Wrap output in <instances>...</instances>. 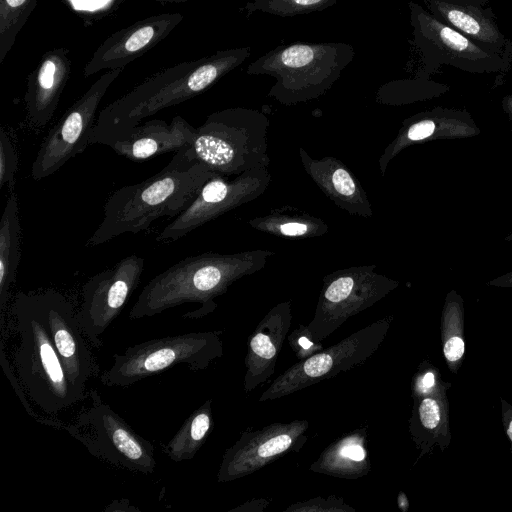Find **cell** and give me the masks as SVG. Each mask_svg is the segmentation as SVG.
Wrapping results in <instances>:
<instances>
[{"mask_svg": "<svg viewBox=\"0 0 512 512\" xmlns=\"http://www.w3.org/2000/svg\"><path fill=\"white\" fill-rule=\"evenodd\" d=\"M144 263V258L129 255L112 268L93 275L83 285L82 303L76 317L93 347L102 346V334L121 313L137 288Z\"/></svg>", "mask_w": 512, "mask_h": 512, "instance_id": "cell-12", "label": "cell"}, {"mask_svg": "<svg viewBox=\"0 0 512 512\" xmlns=\"http://www.w3.org/2000/svg\"><path fill=\"white\" fill-rule=\"evenodd\" d=\"M71 67L68 50L54 48L46 52L31 71L23 99L28 128L38 131L50 122L71 74Z\"/></svg>", "mask_w": 512, "mask_h": 512, "instance_id": "cell-16", "label": "cell"}, {"mask_svg": "<svg viewBox=\"0 0 512 512\" xmlns=\"http://www.w3.org/2000/svg\"><path fill=\"white\" fill-rule=\"evenodd\" d=\"M299 344L304 348V349H308L309 347H311L312 343L305 337H301L299 339Z\"/></svg>", "mask_w": 512, "mask_h": 512, "instance_id": "cell-37", "label": "cell"}, {"mask_svg": "<svg viewBox=\"0 0 512 512\" xmlns=\"http://www.w3.org/2000/svg\"><path fill=\"white\" fill-rule=\"evenodd\" d=\"M339 0H251L240 11L245 17L262 12L279 17H294L325 10Z\"/></svg>", "mask_w": 512, "mask_h": 512, "instance_id": "cell-25", "label": "cell"}, {"mask_svg": "<svg viewBox=\"0 0 512 512\" xmlns=\"http://www.w3.org/2000/svg\"><path fill=\"white\" fill-rule=\"evenodd\" d=\"M195 131L180 115L174 116L170 123L153 119L135 126L109 147L119 156L141 161L190 146Z\"/></svg>", "mask_w": 512, "mask_h": 512, "instance_id": "cell-17", "label": "cell"}, {"mask_svg": "<svg viewBox=\"0 0 512 512\" xmlns=\"http://www.w3.org/2000/svg\"><path fill=\"white\" fill-rule=\"evenodd\" d=\"M250 55L251 47L219 50L154 74L99 112L90 144L109 146L144 118L203 93Z\"/></svg>", "mask_w": 512, "mask_h": 512, "instance_id": "cell-1", "label": "cell"}, {"mask_svg": "<svg viewBox=\"0 0 512 512\" xmlns=\"http://www.w3.org/2000/svg\"><path fill=\"white\" fill-rule=\"evenodd\" d=\"M267 167H257L234 179L216 175L200 189L194 200L156 237L158 242L176 241L220 215L263 194L270 183Z\"/></svg>", "mask_w": 512, "mask_h": 512, "instance_id": "cell-11", "label": "cell"}, {"mask_svg": "<svg viewBox=\"0 0 512 512\" xmlns=\"http://www.w3.org/2000/svg\"><path fill=\"white\" fill-rule=\"evenodd\" d=\"M293 442L291 431H276L270 433L253 445H246L228 451L218 474L219 481H228L250 469H255L273 456L286 451Z\"/></svg>", "mask_w": 512, "mask_h": 512, "instance_id": "cell-21", "label": "cell"}, {"mask_svg": "<svg viewBox=\"0 0 512 512\" xmlns=\"http://www.w3.org/2000/svg\"><path fill=\"white\" fill-rule=\"evenodd\" d=\"M38 0H0V64L12 49Z\"/></svg>", "mask_w": 512, "mask_h": 512, "instance_id": "cell-24", "label": "cell"}, {"mask_svg": "<svg viewBox=\"0 0 512 512\" xmlns=\"http://www.w3.org/2000/svg\"><path fill=\"white\" fill-rule=\"evenodd\" d=\"M340 455L353 461H362L365 458V451L360 445L353 443L343 446Z\"/></svg>", "mask_w": 512, "mask_h": 512, "instance_id": "cell-32", "label": "cell"}, {"mask_svg": "<svg viewBox=\"0 0 512 512\" xmlns=\"http://www.w3.org/2000/svg\"><path fill=\"white\" fill-rule=\"evenodd\" d=\"M299 154L306 173L334 204L354 215L372 216L366 192L341 161L330 156L313 159L303 148Z\"/></svg>", "mask_w": 512, "mask_h": 512, "instance_id": "cell-18", "label": "cell"}, {"mask_svg": "<svg viewBox=\"0 0 512 512\" xmlns=\"http://www.w3.org/2000/svg\"><path fill=\"white\" fill-rule=\"evenodd\" d=\"M270 251L235 254L204 252L186 257L152 278L142 289L129 312L131 320L155 316L185 304H213L212 299L243 275L261 269Z\"/></svg>", "mask_w": 512, "mask_h": 512, "instance_id": "cell-3", "label": "cell"}, {"mask_svg": "<svg viewBox=\"0 0 512 512\" xmlns=\"http://www.w3.org/2000/svg\"><path fill=\"white\" fill-rule=\"evenodd\" d=\"M434 384V375L432 373H427L422 379V387L424 389H429Z\"/></svg>", "mask_w": 512, "mask_h": 512, "instance_id": "cell-35", "label": "cell"}, {"mask_svg": "<svg viewBox=\"0 0 512 512\" xmlns=\"http://www.w3.org/2000/svg\"><path fill=\"white\" fill-rule=\"evenodd\" d=\"M250 346L253 352L263 359L270 360L276 354V348L271 339L263 333L256 334L252 338Z\"/></svg>", "mask_w": 512, "mask_h": 512, "instance_id": "cell-29", "label": "cell"}, {"mask_svg": "<svg viewBox=\"0 0 512 512\" xmlns=\"http://www.w3.org/2000/svg\"><path fill=\"white\" fill-rule=\"evenodd\" d=\"M504 239H505V241H512V233L507 235Z\"/></svg>", "mask_w": 512, "mask_h": 512, "instance_id": "cell-39", "label": "cell"}, {"mask_svg": "<svg viewBox=\"0 0 512 512\" xmlns=\"http://www.w3.org/2000/svg\"><path fill=\"white\" fill-rule=\"evenodd\" d=\"M354 56L353 46L344 42L293 43L260 56L246 72L274 77L268 96L292 105L325 94Z\"/></svg>", "mask_w": 512, "mask_h": 512, "instance_id": "cell-5", "label": "cell"}, {"mask_svg": "<svg viewBox=\"0 0 512 512\" xmlns=\"http://www.w3.org/2000/svg\"><path fill=\"white\" fill-rule=\"evenodd\" d=\"M505 426H506L507 435L510 438V441L512 442V417H510L506 421Z\"/></svg>", "mask_w": 512, "mask_h": 512, "instance_id": "cell-36", "label": "cell"}, {"mask_svg": "<svg viewBox=\"0 0 512 512\" xmlns=\"http://www.w3.org/2000/svg\"><path fill=\"white\" fill-rule=\"evenodd\" d=\"M184 16L181 13H163L137 21L107 37L85 64V77L102 70L125 68L163 41Z\"/></svg>", "mask_w": 512, "mask_h": 512, "instance_id": "cell-14", "label": "cell"}, {"mask_svg": "<svg viewBox=\"0 0 512 512\" xmlns=\"http://www.w3.org/2000/svg\"><path fill=\"white\" fill-rule=\"evenodd\" d=\"M21 225L18 198L9 194L0 220V311L1 323L21 256Z\"/></svg>", "mask_w": 512, "mask_h": 512, "instance_id": "cell-20", "label": "cell"}, {"mask_svg": "<svg viewBox=\"0 0 512 512\" xmlns=\"http://www.w3.org/2000/svg\"><path fill=\"white\" fill-rule=\"evenodd\" d=\"M438 20L479 45L512 59V40L499 28L489 0H423Z\"/></svg>", "mask_w": 512, "mask_h": 512, "instance_id": "cell-15", "label": "cell"}, {"mask_svg": "<svg viewBox=\"0 0 512 512\" xmlns=\"http://www.w3.org/2000/svg\"><path fill=\"white\" fill-rule=\"evenodd\" d=\"M19 158L15 143L4 127L0 131V189L6 186L9 193L15 192V175L18 171Z\"/></svg>", "mask_w": 512, "mask_h": 512, "instance_id": "cell-26", "label": "cell"}, {"mask_svg": "<svg viewBox=\"0 0 512 512\" xmlns=\"http://www.w3.org/2000/svg\"><path fill=\"white\" fill-rule=\"evenodd\" d=\"M89 397L90 405L61 428L95 457L130 472L152 474L157 464L152 443L133 430L97 390L92 389Z\"/></svg>", "mask_w": 512, "mask_h": 512, "instance_id": "cell-8", "label": "cell"}, {"mask_svg": "<svg viewBox=\"0 0 512 512\" xmlns=\"http://www.w3.org/2000/svg\"><path fill=\"white\" fill-rule=\"evenodd\" d=\"M1 365L3 367V370L5 371L7 377L9 378V380L11 381L15 391L18 392V396L19 398L21 399L22 403L25 405L26 407V410L27 412L30 414V415H34L33 411L30 409V406L25 398V395H24V392L21 390L20 388V385L18 383V380L16 379V377H13V373L9 367V363L5 360V357H4V351L3 349H1Z\"/></svg>", "mask_w": 512, "mask_h": 512, "instance_id": "cell-31", "label": "cell"}, {"mask_svg": "<svg viewBox=\"0 0 512 512\" xmlns=\"http://www.w3.org/2000/svg\"><path fill=\"white\" fill-rule=\"evenodd\" d=\"M124 68L107 70L49 130L31 166V177L42 180L81 154L90 144L98 106Z\"/></svg>", "mask_w": 512, "mask_h": 512, "instance_id": "cell-10", "label": "cell"}, {"mask_svg": "<svg viewBox=\"0 0 512 512\" xmlns=\"http://www.w3.org/2000/svg\"><path fill=\"white\" fill-rule=\"evenodd\" d=\"M269 119L251 108H227L210 114L196 128L188 147L192 157L225 177L268 167Z\"/></svg>", "mask_w": 512, "mask_h": 512, "instance_id": "cell-6", "label": "cell"}, {"mask_svg": "<svg viewBox=\"0 0 512 512\" xmlns=\"http://www.w3.org/2000/svg\"><path fill=\"white\" fill-rule=\"evenodd\" d=\"M489 285L499 287H512V272L502 275L489 282Z\"/></svg>", "mask_w": 512, "mask_h": 512, "instance_id": "cell-33", "label": "cell"}, {"mask_svg": "<svg viewBox=\"0 0 512 512\" xmlns=\"http://www.w3.org/2000/svg\"><path fill=\"white\" fill-rule=\"evenodd\" d=\"M250 224L258 230L287 238L315 237L327 231L326 224L320 219L298 212L278 211L266 217L253 219Z\"/></svg>", "mask_w": 512, "mask_h": 512, "instance_id": "cell-23", "label": "cell"}, {"mask_svg": "<svg viewBox=\"0 0 512 512\" xmlns=\"http://www.w3.org/2000/svg\"><path fill=\"white\" fill-rule=\"evenodd\" d=\"M503 110L507 113L509 118L512 120V95H506L502 99Z\"/></svg>", "mask_w": 512, "mask_h": 512, "instance_id": "cell-34", "label": "cell"}, {"mask_svg": "<svg viewBox=\"0 0 512 512\" xmlns=\"http://www.w3.org/2000/svg\"><path fill=\"white\" fill-rule=\"evenodd\" d=\"M212 333L192 332L134 344L113 355V363L100 376L108 387H127L149 376L185 364L190 370L205 369L220 353Z\"/></svg>", "mask_w": 512, "mask_h": 512, "instance_id": "cell-7", "label": "cell"}, {"mask_svg": "<svg viewBox=\"0 0 512 512\" xmlns=\"http://www.w3.org/2000/svg\"><path fill=\"white\" fill-rule=\"evenodd\" d=\"M420 420L427 429H434L440 422V406L433 398H425L419 407Z\"/></svg>", "mask_w": 512, "mask_h": 512, "instance_id": "cell-28", "label": "cell"}, {"mask_svg": "<svg viewBox=\"0 0 512 512\" xmlns=\"http://www.w3.org/2000/svg\"><path fill=\"white\" fill-rule=\"evenodd\" d=\"M473 119L466 111L436 107L408 119L403 129L383 154L382 174L385 163L401 149L415 142L430 139L468 137L478 134Z\"/></svg>", "mask_w": 512, "mask_h": 512, "instance_id": "cell-19", "label": "cell"}, {"mask_svg": "<svg viewBox=\"0 0 512 512\" xmlns=\"http://www.w3.org/2000/svg\"><path fill=\"white\" fill-rule=\"evenodd\" d=\"M11 312L18 334L13 352L18 379L33 403L54 415L82 401L70 384L51 340L36 292H18Z\"/></svg>", "mask_w": 512, "mask_h": 512, "instance_id": "cell-4", "label": "cell"}, {"mask_svg": "<svg viewBox=\"0 0 512 512\" xmlns=\"http://www.w3.org/2000/svg\"><path fill=\"white\" fill-rule=\"evenodd\" d=\"M36 293L67 378L85 398L87 383L99 369L77 321L74 306L66 296L54 289Z\"/></svg>", "mask_w": 512, "mask_h": 512, "instance_id": "cell-13", "label": "cell"}, {"mask_svg": "<svg viewBox=\"0 0 512 512\" xmlns=\"http://www.w3.org/2000/svg\"><path fill=\"white\" fill-rule=\"evenodd\" d=\"M336 353L332 350L309 358L300 368V376L317 378L325 375L334 365Z\"/></svg>", "mask_w": 512, "mask_h": 512, "instance_id": "cell-27", "label": "cell"}, {"mask_svg": "<svg viewBox=\"0 0 512 512\" xmlns=\"http://www.w3.org/2000/svg\"><path fill=\"white\" fill-rule=\"evenodd\" d=\"M124 1H126V0H114L115 5H118V4H120V3L124 2Z\"/></svg>", "mask_w": 512, "mask_h": 512, "instance_id": "cell-40", "label": "cell"}, {"mask_svg": "<svg viewBox=\"0 0 512 512\" xmlns=\"http://www.w3.org/2000/svg\"><path fill=\"white\" fill-rule=\"evenodd\" d=\"M157 2H160V3H183V2H187V1H191V0H156Z\"/></svg>", "mask_w": 512, "mask_h": 512, "instance_id": "cell-38", "label": "cell"}, {"mask_svg": "<svg viewBox=\"0 0 512 512\" xmlns=\"http://www.w3.org/2000/svg\"><path fill=\"white\" fill-rule=\"evenodd\" d=\"M413 43L420 52L422 74L452 66L474 74H506L512 59L489 50L438 20L416 2L408 3Z\"/></svg>", "mask_w": 512, "mask_h": 512, "instance_id": "cell-9", "label": "cell"}, {"mask_svg": "<svg viewBox=\"0 0 512 512\" xmlns=\"http://www.w3.org/2000/svg\"><path fill=\"white\" fill-rule=\"evenodd\" d=\"M188 147L174 152L170 162L153 176L114 191L86 246H99L125 233L145 231L160 217L175 218L187 208L201 187L219 175L194 159Z\"/></svg>", "mask_w": 512, "mask_h": 512, "instance_id": "cell-2", "label": "cell"}, {"mask_svg": "<svg viewBox=\"0 0 512 512\" xmlns=\"http://www.w3.org/2000/svg\"><path fill=\"white\" fill-rule=\"evenodd\" d=\"M444 356L449 362H456L462 358L465 352V343L460 336L448 338L444 344Z\"/></svg>", "mask_w": 512, "mask_h": 512, "instance_id": "cell-30", "label": "cell"}, {"mask_svg": "<svg viewBox=\"0 0 512 512\" xmlns=\"http://www.w3.org/2000/svg\"><path fill=\"white\" fill-rule=\"evenodd\" d=\"M212 425L210 401L195 410L163 447L174 462L192 459L203 445Z\"/></svg>", "mask_w": 512, "mask_h": 512, "instance_id": "cell-22", "label": "cell"}]
</instances>
